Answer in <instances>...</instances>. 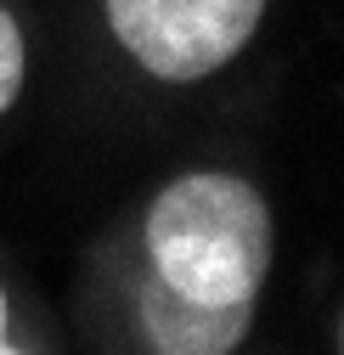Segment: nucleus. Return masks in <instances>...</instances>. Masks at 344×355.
<instances>
[{
    "label": "nucleus",
    "instance_id": "39448f33",
    "mask_svg": "<svg viewBox=\"0 0 344 355\" xmlns=\"http://www.w3.org/2000/svg\"><path fill=\"white\" fill-rule=\"evenodd\" d=\"M6 349H17V344H12V299H6V282H0V355Z\"/></svg>",
    "mask_w": 344,
    "mask_h": 355
},
{
    "label": "nucleus",
    "instance_id": "20e7f679",
    "mask_svg": "<svg viewBox=\"0 0 344 355\" xmlns=\"http://www.w3.org/2000/svg\"><path fill=\"white\" fill-rule=\"evenodd\" d=\"M23 79H28V46L17 17L0 6V113H12V102L23 96Z\"/></svg>",
    "mask_w": 344,
    "mask_h": 355
},
{
    "label": "nucleus",
    "instance_id": "f257e3e1",
    "mask_svg": "<svg viewBox=\"0 0 344 355\" xmlns=\"http://www.w3.org/2000/svg\"><path fill=\"white\" fill-rule=\"evenodd\" d=\"M136 271L181 304L254 310L266 293L277 220L266 192L237 169H187L164 181L136 226Z\"/></svg>",
    "mask_w": 344,
    "mask_h": 355
},
{
    "label": "nucleus",
    "instance_id": "f03ea898",
    "mask_svg": "<svg viewBox=\"0 0 344 355\" xmlns=\"http://www.w3.org/2000/svg\"><path fill=\"white\" fill-rule=\"evenodd\" d=\"M271 0H102L119 51L164 85L221 73L266 23Z\"/></svg>",
    "mask_w": 344,
    "mask_h": 355
},
{
    "label": "nucleus",
    "instance_id": "7ed1b4c3",
    "mask_svg": "<svg viewBox=\"0 0 344 355\" xmlns=\"http://www.w3.org/2000/svg\"><path fill=\"white\" fill-rule=\"evenodd\" d=\"M130 322H136L141 349H158V355H226L254 327V310L181 304L164 288H153L147 277H130Z\"/></svg>",
    "mask_w": 344,
    "mask_h": 355
}]
</instances>
